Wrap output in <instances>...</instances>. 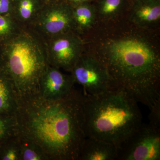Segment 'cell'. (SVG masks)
<instances>
[{
    "label": "cell",
    "mask_w": 160,
    "mask_h": 160,
    "mask_svg": "<svg viewBox=\"0 0 160 160\" xmlns=\"http://www.w3.org/2000/svg\"><path fill=\"white\" fill-rule=\"evenodd\" d=\"M84 97L74 88L60 99L37 96L20 101L14 115L17 135L39 146L49 160H78L86 138Z\"/></svg>",
    "instance_id": "obj_1"
},
{
    "label": "cell",
    "mask_w": 160,
    "mask_h": 160,
    "mask_svg": "<svg viewBox=\"0 0 160 160\" xmlns=\"http://www.w3.org/2000/svg\"><path fill=\"white\" fill-rule=\"evenodd\" d=\"M94 56L118 88L149 110L160 104V56L148 39L139 34L109 39Z\"/></svg>",
    "instance_id": "obj_2"
},
{
    "label": "cell",
    "mask_w": 160,
    "mask_h": 160,
    "mask_svg": "<svg viewBox=\"0 0 160 160\" xmlns=\"http://www.w3.org/2000/svg\"><path fill=\"white\" fill-rule=\"evenodd\" d=\"M138 102L122 88L102 94H85L86 137L112 143L117 149L142 123Z\"/></svg>",
    "instance_id": "obj_3"
},
{
    "label": "cell",
    "mask_w": 160,
    "mask_h": 160,
    "mask_svg": "<svg viewBox=\"0 0 160 160\" xmlns=\"http://www.w3.org/2000/svg\"><path fill=\"white\" fill-rule=\"evenodd\" d=\"M45 42L30 27H22L0 43V69L14 90L18 103L39 95L41 78L49 65Z\"/></svg>",
    "instance_id": "obj_4"
},
{
    "label": "cell",
    "mask_w": 160,
    "mask_h": 160,
    "mask_svg": "<svg viewBox=\"0 0 160 160\" xmlns=\"http://www.w3.org/2000/svg\"><path fill=\"white\" fill-rule=\"evenodd\" d=\"M160 129L142 123L118 149V160H160Z\"/></svg>",
    "instance_id": "obj_5"
},
{
    "label": "cell",
    "mask_w": 160,
    "mask_h": 160,
    "mask_svg": "<svg viewBox=\"0 0 160 160\" xmlns=\"http://www.w3.org/2000/svg\"><path fill=\"white\" fill-rule=\"evenodd\" d=\"M70 72L86 94L96 95L117 87L106 66L94 55L84 52Z\"/></svg>",
    "instance_id": "obj_6"
},
{
    "label": "cell",
    "mask_w": 160,
    "mask_h": 160,
    "mask_svg": "<svg viewBox=\"0 0 160 160\" xmlns=\"http://www.w3.org/2000/svg\"><path fill=\"white\" fill-rule=\"evenodd\" d=\"M30 27L44 40L74 31L72 7L65 0L46 2Z\"/></svg>",
    "instance_id": "obj_7"
},
{
    "label": "cell",
    "mask_w": 160,
    "mask_h": 160,
    "mask_svg": "<svg viewBox=\"0 0 160 160\" xmlns=\"http://www.w3.org/2000/svg\"><path fill=\"white\" fill-rule=\"evenodd\" d=\"M44 41L49 65L65 71L70 72L84 52V40L74 31Z\"/></svg>",
    "instance_id": "obj_8"
},
{
    "label": "cell",
    "mask_w": 160,
    "mask_h": 160,
    "mask_svg": "<svg viewBox=\"0 0 160 160\" xmlns=\"http://www.w3.org/2000/svg\"><path fill=\"white\" fill-rule=\"evenodd\" d=\"M75 84L71 74L49 65L40 80L38 96L46 100L60 99L72 91Z\"/></svg>",
    "instance_id": "obj_9"
},
{
    "label": "cell",
    "mask_w": 160,
    "mask_h": 160,
    "mask_svg": "<svg viewBox=\"0 0 160 160\" xmlns=\"http://www.w3.org/2000/svg\"><path fill=\"white\" fill-rule=\"evenodd\" d=\"M118 149L112 143L95 138L86 137L78 160H117Z\"/></svg>",
    "instance_id": "obj_10"
},
{
    "label": "cell",
    "mask_w": 160,
    "mask_h": 160,
    "mask_svg": "<svg viewBox=\"0 0 160 160\" xmlns=\"http://www.w3.org/2000/svg\"><path fill=\"white\" fill-rule=\"evenodd\" d=\"M132 2V20L136 25L146 27L159 21L160 0H135Z\"/></svg>",
    "instance_id": "obj_11"
},
{
    "label": "cell",
    "mask_w": 160,
    "mask_h": 160,
    "mask_svg": "<svg viewBox=\"0 0 160 160\" xmlns=\"http://www.w3.org/2000/svg\"><path fill=\"white\" fill-rule=\"evenodd\" d=\"M45 2V0H14L11 14L21 26L30 27Z\"/></svg>",
    "instance_id": "obj_12"
},
{
    "label": "cell",
    "mask_w": 160,
    "mask_h": 160,
    "mask_svg": "<svg viewBox=\"0 0 160 160\" xmlns=\"http://www.w3.org/2000/svg\"><path fill=\"white\" fill-rule=\"evenodd\" d=\"M97 14L96 7L92 2L72 7L74 31L81 36L94 25Z\"/></svg>",
    "instance_id": "obj_13"
},
{
    "label": "cell",
    "mask_w": 160,
    "mask_h": 160,
    "mask_svg": "<svg viewBox=\"0 0 160 160\" xmlns=\"http://www.w3.org/2000/svg\"><path fill=\"white\" fill-rule=\"evenodd\" d=\"M18 106V98L11 82L0 69V116H14Z\"/></svg>",
    "instance_id": "obj_14"
},
{
    "label": "cell",
    "mask_w": 160,
    "mask_h": 160,
    "mask_svg": "<svg viewBox=\"0 0 160 160\" xmlns=\"http://www.w3.org/2000/svg\"><path fill=\"white\" fill-rule=\"evenodd\" d=\"M20 146V160H49L42 149L36 143L18 135Z\"/></svg>",
    "instance_id": "obj_15"
},
{
    "label": "cell",
    "mask_w": 160,
    "mask_h": 160,
    "mask_svg": "<svg viewBox=\"0 0 160 160\" xmlns=\"http://www.w3.org/2000/svg\"><path fill=\"white\" fill-rule=\"evenodd\" d=\"M129 0H98L97 14L104 19H109L119 13Z\"/></svg>",
    "instance_id": "obj_16"
},
{
    "label": "cell",
    "mask_w": 160,
    "mask_h": 160,
    "mask_svg": "<svg viewBox=\"0 0 160 160\" xmlns=\"http://www.w3.org/2000/svg\"><path fill=\"white\" fill-rule=\"evenodd\" d=\"M0 160H20V146L18 136L0 142Z\"/></svg>",
    "instance_id": "obj_17"
},
{
    "label": "cell",
    "mask_w": 160,
    "mask_h": 160,
    "mask_svg": "<svg viewBox=\"0 0 160 160\" xmlns=\"http://www.w3.org/2000/svg\"><path fill=\"white\" fill-rule=\"evenodd\" d=\"M22 27L12 14L0 15V43L11 37Z\"/></svg>",
    "instance_id": "obj_18"
},
{
    "label": "cell",
    "mask_w": 160,
    "mask_h": 160,
    "mask_svg": "<svg viewBox=\"0 0 160 160\" xmlns=\"http://www.w3.org/2000/svg\"><path fill=\"white\" fill-rule=\"evenodd\" d=\"M16 135L14 116H0V142Z\"/></svg>",
    "instance_id": "obj_19"
},
{
    "label": "cell",
    "mask_w": 160,
    "mask_h": 160,
    "mask_svg": "<svg viewBox=\"0 0 160 160\" xmlns=\"http://www.w3.org/2000/svg\"><path fill=\"white\" fill-rule=\"evenodd\" d=\"M150 111L149 124L156 128L160 129V104L155 106Z\"/></svg>",
    "instance_id": "obj_20"
},
{
    "label": "cell",
    "mask_w": 160,
    "mask_h": 160,
    "mask_svg": "<svg viewBox=\"0 0 160 160\" xmlns=\"http://www.w3.org/2000/svg\"><path fill=\"white\" fill-rule=\"evenodd\" d=\"M14 0H0V15L11 14Z\"/></svg>",
    "instance_id": "obj_21"
},
{
    "label": "cell",
    "mask_w": 160,
    "mask_h": 160,
    "mask_svg": "<svg viewBox=\"0 0 160 160\" xmlns=\"http://www.w3.org/2000/svg\"><path fill=\"white\" fill-rule=\"evenodd\" d=\"M65 1H66L69 5H71L72 7H73L83 3L92 2L94 0H65Z\"/></svg>",
    "instance_id": "obj_22"
},
{
    "label": "cell",
    "mask_w": 160,
    "mask_h": 160,
    "mask_svg": "<svg viewBox=\"0 0 160 160\" xmlns=\"http://www.w3.org/2000/svg\"><path fill=\"white\" fill-rule=\"evenodd\" d=\"M45 2H49V1H55V0H45Z\"/></svg>",
    "instance_id": "obj_23"
},
{
    "label": "cell",
    "mask_w": 160,
    "mask_h": 160,
    "mask_svg": "<svg viewBox=\"0 0 160 160\" xmlns=\"http://www.w3.org/2000/svg\"><path fill=\"white\" fill-rule=\"evenodd\" d=\"M135 1V0H129V1H131L132 2H133V1Z\"/></svg>",
    "instance_id": "obj_24"
},
{
    "label": "cell",
    "mask_w": 160,
    "mask_h": 160,
    "mask_svg": "<svg viewBox=\"0 0 160 160\" xmlns=\"http://www.w3.org/2000/svg\"><path fill=\"white\" fill-rule=\"evenodd\" d=\"M97 1H98V0H97Z\"/></svg>",
    "instance_id": "obj_25"
}]
</instances>
